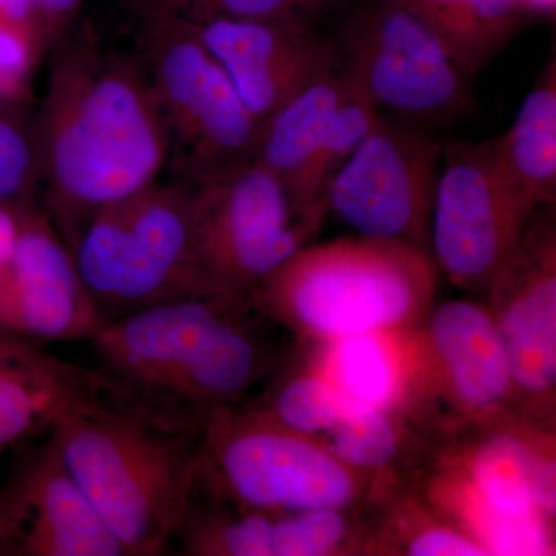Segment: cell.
I'll return each mask as SVG.
<instances>
[{"label":"cell","mask_w":556,"mask_h":556,"mask_svg":"<svg viewBox=\"0 0 556 556\" xmlns=\"http://www.w3.org/2000/svg\"><path fill=\"white\" fill-rule=\"evenodd\" d=\"M31 134L47 215L70 252L94 212L148 188L169 160L144 61L87 33L54 50Z\"/></svg>","instance_id":"obj_1"},{"label":"cell","mask_w":556,"mask_h":556,"mask_svg":"<svg viewBox=\"0 0 556 556\" xmlns=\"http://www.w3.org/2000/svg\"><path fill=\"white\" fill-rule=\"evenodd\" d=\"M278 327L255 300L201 292L112 318L89 340L110 394L201 433L289 356L292 350L274 342Z\"/></svg>","instance_id":"obj_2"},{"label":"cell","mask_w":556,"mask_h":556,"mask_svg":"<svg viewBox=\"0 0 556 556\" xmlns=\"http://www.w3.org/2000/svg\"><path fill=\"white\" fill-rule=\"evenodd\" d=\"M49 437L124 555L174 547L197 493L200 433L161 422L105 388Z\"/></svg>","instance_id":"obj_3"},{"label":"cell","mask_w":556,"mask_h":556,"mask_svg":"<svg viewBox=\"0 0 556 556\" xmlns=\"http://www.w3.org/2000/svg\"><path fill=\"white\" fill-rule=\"evenodd\" d=\"M438 274L426 249L345 237L300 249L254 300L300 345H318L416 328L437 303Z\"/></svg>","instance_id":"obj_4"},{"label":"cell","mask_w":556,"mask_h":556,"mask_svg":"<svg viewBox=\"0 0 556 556\" xmlns=\"http://www.w3.org/2000/svg\"><path fill=\"white\" fill-rule=\"evenodd\" d=\"M102 324L208 292L195 249L193 186L167 177L94 212L72 248Z\"/></svg>","instance_id":"obj_5"},{"label":"cell","mask_w":556,"mask_h":556,"mask_svg":"<svg viewBox=\"0 0 556 556\" xmlns=\"http://www.w3.org/2000/svg\"><path fill=\"white\" fill-rule=\"evenodd\" d=\"M197 490L236 507L292 514L362 510L375 489L313 439L278 426L243 402L204 424Z\"/></svg>","instance_id":"obj_6"},{"label":"cell","mask_w":556,"mask_h":556,"mask_svg":"<svg viewBox=\"0 0 556 556\" xmlns=\"http://www.w3.org/2000/svg\"><path fill=\"white\" fill-rule=\"evenodd\" d=\"M514 407L506 348L485 302L434 303L409 331L401 415L434 447L492 426Z\"/></svg>","instance_id":"obj_7"},{"label":"cell","mask_w":556,"mask_h":556,"mask_svg":"<svg viewBox=\"0 0 556 556\" xmlns=\"http://www.w3.org/2000/svg\"><path fill=\"white\" fill-rule=\"evenodd\" d=\"M141 58L166 126L169 178L200 185L254 159L263 126L188 21L153 13Z\"/></svg>","instance_id":"obj_8"},{"label":"cell","mask_w":556,"mask_h":556,"mask_svg":"<svg viewBox=\"0 0 556 556\" xmlns=\"http://www.w3.org/2000/svg\"><path fill=\"white\" fill-rule=\"evenodd\" d=\"M325 214V208L300 207L254 159L193 185L204 288L254 300L260 285L316 236Z\"/></svg>","instance_id":"obj_9"},{"label":"cell","mask_w":556,"mask_h":556,"mask_svg":"<svg viewBox=\"0 0 556 556\" xmlns=\"http://www.w3.org/2000/svg\"><path fill=\"white\" fill-rule=\"evenodd\" d=\"M340 50L343 75L379 110L442 123L470 109L473 75L399 0L357 5L343 27Z\"/></svg>","instance_id":"obj_10"},{"label":"cell","mask_w":556,"mask_h":556,"mask_svg":"<svg viewBox=\"0 0 556 556\" xmlns=\"http://www.w3.org/2000/svg\"><path fill=\"white\" fill-rule=\"evenodd\" d=\"M511 185L492 141L442 149L428 251L450 283L485 292L535 212Z\"/></svg>","instance_id":"obj_11"},{"label":"cell","mask_w":556,"mask_h":556,"mask_svg":"<svg viewBox=\"0 0 556 556\" xmlns=\"http://www.w3.org/2000/svg\"><path fill=\"white\" fill-rule=\"evenodd\" d=\"M442 149L426 130L380 116L329 179L328 208L365 239L428 251Z\"/></svg>","instance_id":"obj_12"},{"label":"cell","mask_w":556,"mask_h":556,"mask_svg":"<svg viewBox=\"0 0 556 556\" xmlns=\"http://www.w3.org/2000/svg\"><path fill=\"white\" fill-rule=\"evenodd\" d=\"M484 294L510 362L515 412L555 427V203L535 208Z\"/></svg>","instance_id":"obj_13"},{"label":"cell","mask_w":556,"mask_h":556,"mask_svg":"<svg viewBox=\"0 0 556 556\" xmlns=\"http://www.w3.org/2000/svg\"><path fill=\"white\" fill-rule=\"evenodd\" d=\"M189 24L262 126L339 65L336 47L311 25L226 17Z\"/></svg>","instance_id":"obj_14"},{"label":"cell","mask_w":556,"mask_h":556,"mask_svg":"<svg viewBox=\"0 0 556 556\" xmlns=\"http://www.w3.org/2000/svg\"><path fill=\"white\" fill-rule=\"evenodd\" d=\"M20 237L0 270V318L31 342L90 339L102 325L72 252L47 212H16Z\"/></svg>","instance_id":"obj_15"},{"label":"cell","mask_w":556,"mask_h":556,"mask_svg":"<svg viewBox=\"0 0 556 556\" xmlns=\"http://www.w3.org/2000/svg\"><path fill=\"white\" fill-rule=\"evenodd\" d=\"M0 543L28 556H126L50 437L0 503Z\"/></svg>","instance_id":"obj_16"},{"label":"cell","mask_w":556,"mask_h":556,"mask_svg":"<svg viewBox=\"0 0 556 556\" xmlns=\"http://www.w3.org/2000/svg\"><path fill=\"white\" fill-rule=\"evenodd\" d=\"M490 507L510 517H556L555 427L508 413L470 437L437 447Z\"/></svg>","instance_id":"obj_17"},{"label":"cell","mask_w":556,"mask_h":556,"mask_svg":"<svg viewBox=\"0 0 556 556\" xmlns=\"http://www.w3.org/2000/svg\"><path fill=\"white\" fill-rule=\"evenodd\" d=\"M412 486L439 518L477 541L489 556L555 555L554 518L510 517L490 507L442 450L434 448Z\"/></svg>","instance_id":"obj_18"},{"label":"cell","mask_w":556,"mask_h":556,"mask_svg":"<svg viewBox=\"0 0 556 556\" xmlns=\"http://www.w3.org/2000/svg\"><path fill=\"white\" fill-rule=\"evenodd\" d=\"M343 86L342 72L332 70L278 110L260 131L254 160L283 182L300 207L328 211L327 203L311 193V175Z\"/></svg>","instance_id":"obj_19"},{"label":"cell","mask_w":556,"mask_h":556,"mask_svg":"<svg viewBox=\"0 0 556 556\" xmlns=\"http://www.w3.org/2000/svg\"><path fill=\"white\" fill-rule=\"evenodd\" d=\"M409 331L365 332L309 345L305 361L348 397L401 413L409 378Z\"/></svg>","instance_id":"obj_20"},{"label":"cell","mask_w":556,"mask_h":556,"mask_svg":"<svg viewBox=\"0 0 556 556\" xmlns=\"http://www.w3.org/2000/svg\"><path fill=\"white\" fill-rule=\"evenodd\" d=\"M497 164L532 206L556 197V62L552 56L510 129L493 139Z\"/></svg>","instance_id":"obj_21"},{"label":"cell","mask_w":556,"mask_h":556,"mask_svg":"<svg viewBox=\"0 0 556 556\" xmlns=\"http://www.w3.org/2000/svg\"><path fill=\"white\" fill-rule=\"evenodd\" d=\"M442 40L471 75L514 40L532 13L521 0H399Z\"/></svg>","instance_id":"obj_22"},{"label":"cell","mask_w":556,"mask_h":556,"mask_svg":"<svg viewBox=\"0 0 556 556\" xmlns=\"http://www.w3.org/2000/svg\"><path fill=\"white\" fill-rule=\"evenodd\" d=\"M367 555L486 556L463 532L438 517L412 484L394 486L365 508Z\"/></svg>","instance_id":"obj_23"},{"label":"cell","mask_w":556,"mask_h":556,"mask_svg":"<svg viewBox=\"0 0 556 556\" xmlns=\"http://www.w3.org/2000/svg\"><path fill=\"white\" fill-rule=\"evenodd\" d=\"M367 555L365 508L276 514L274 556Z\"/></svg>","instance_id":"obj_24"},{"label":"cell","mask_w":556,"mask_h":556,"mask_svg":"<svg viewBox=\"0 0 556 556\" xmlns=\"http://www.w3.org/2000/svg\"><path fill=\"white\" fill-rule=\"evenodd\" d=\"M353 0H160L155 13L188 22L214 20L291 22L311 25Z\"/></svg>","instance_id":"obj_25"},{"label":"cell","mask_w":556,"mask_h":556,"mask_svg":"<svg viewBox=\"0 0 556 556\" xmlns=\"http://www.w3.org/2000/svg\"><path fill=\"white\" fill-rule=\"evenodd\" d=\"M343 80L345 86L342 98L329 124L324 148L318 153L311 175V193L314 199L325 203L329 179L334 177L336 172L356 152L380 118V110L345 75Z\"/></svg>","instance_id":"obj_26"},{"label":"cell","mask_w":556,"mask_h":556,"mask_svg":"<svg viewBox=\"0 0 556 556\" xmlns=\"http://www.w3.org/2000/svg\"><path fill=\"white\" fill-rule=\"evenodd\" d=\"M38 182L33 134L0 105V204L24 200Z\"/></svg>","instance_id":"obj_27"},{"label":"cell","mask_w":556,"mask_h":556,"mask_svg":"<svg viewBox=\"0 0 556 556\" xmlns=\"http://www.w3.org/2000/svg\"><path fill=\"white\" fill-rule=\"evenodd\" d=\"M38 38L35 33L0 17V105L24 91Z\"/></svg>","instance_id":"obj_28"},{"label":"cell","mask_w":556,"mask_h":556,"mask_svg":"<svg viewBox=\"0 0 556 556\" xmlns=\"http://www.w3.org/2000/svg\"><path fill=\"white\" fill-rule=\"evenodd\" d=\"M20 237V222L16 211L0 204V270L5 268L13 258Z\"/></svg>","instance_id":"obj_29"},{"label":"cell","mask_w":556,"mask_h":556,"mask_svg":"<svg viewBox=\"0 0 556 556\" xmlns=\"http://www.w3.org/2000/svg\"><path fill=\"white\" fill-rule=\"evenodd\" d=\"M35 17H42L53 30L54 25L68 17L80 3V0H31Z\"/></svg>","instance_id":"obj_30"},{"label":"cell","mask_w":556,"mask_h":556,"mask_svg":"<svg viewBox=\"0 0 556 556\" xmlns=\"http://www.w3.org/2000/svg\"><path fill=\"white\" fill-rule=\"evenodd\" d=\"M0 9H2L3 20L27 28L28 31L36 35L31 0H0Z\"/></svg>","instance_id":"obj_31"},{"label":"cell","mask_w":556,"mask_h":556,"mask_svg":"<svg viewBox=\"0 0 556 556\" xmlns=\"http://www.w3.org/2000/svg\"><path fill=\"white\" fill-rule=\"evenodd\" d=\"M521 2L532 13V16L554 13L556 7V0H521Z\"/></svg>","instance_id":"obj_32"},{"label":"cell","mask_w":556,"mask_h":556,"mask_svg":"<svg viewBox=\"0 0 556 556\" xmlns=\"http://www.w3.org/2000/svg\"><path fill=\"white\" fill-rule=\"evenodd\" d=\"M0 17H2V9H0Z\"/></svg>","instance_id":"obj_33"}]
</instances>
